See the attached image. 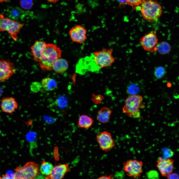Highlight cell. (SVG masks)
<instances>
[{
  "label": "cell",
  "mask_w": 179,
  "mask_h": 179,
  "mask_svg": "<svg viewBox=\"0 0 179 179\" xmlns=\"http://www.w3.org/2000/svg\"><path fill=\"white\" fill-rule=\"evenodd\" d=\"M158 43L157 35L152 32L145 34L140 38L139 41V44L143 48L150 52L155 51Z\"/></svg>",
  "instance_id": "cell-9"
},
{
  "label": "cell",
  "mask_w": 179,
  "mask_h": 179,
  "mask_svg": "<svg viewBox=\"0 0 179 179\" xmlns=\"http://www.w3.org/2000/svg\"><path fill=\"white\" fill-rule=\"evenodd\" d=\"M139 90L138 87L137 85L134 84L129 85L127 89L128 93L131 95L136 94L138 92Z\"/></svg>",
  "instance_id": "cell-27"
},
{
  "label": "cell",
  "mask_w": 179,
  "mask_h": 179,
  "mask_svg": "<svg viewBox=\"0 0 179 179\" xmlns=\"http://www.w3.org/2000/svg\"><path fill=\"white\" fill-rule=\"evenodd\" d=\"M140 7L143 18L148 21H157L162 13L160 4L155 0H143Z\"/></svg>",
  "instance_id": "cell-2"
},
{
  "label": "cell",
  "mask_w": 179,
  "mask_h": 179,
  "mask_svg": "<svg viewBox=\"0 0 179 179\" xmlns=\"http://www.w3.org/2000/svg\"><path fill=\"white\" fill-rule=\"evenodd\" d=\"M143 100V97L140 95H130L125 101L122 109L123 111L129 117L135 118H141L140 109L145 107Z\"/></svg>",
  "instance_id": "cell-3"
},
{
  "label": "cell",
  "mask_w": 179,
  "mask_h": 179,
  "mask_svg": "<svg viewBox=\"0 0 179 179\" xmlns=\"http://www.w3.org/2000/svg\"><path fill=\"white\" fill-rule=\"evenodd\" d=\"M47 1L49 2L52 3H56L59 0H47Z\"/></svg>",
  "instance_id": "cell-34"
},
{
  "label": "cell",
  "mask_w": 179,
  "mask_h": 179,
  "mask_svg": "<svg viewBox=\"0 0 179 179\" xmlns=\"http://www.w3.org/2000/svg\"><path fill=\"white\" fill-rule=\"evenodd\" d=\"M42 88L41 83L38 82H32L30 86L31 90L34 93L39 92Z\"/></svg>",
  "instance_id": "cell-26"
},
{
  "label": "cell",
  "mask_w": 179,
  "mask_h": 179,
  "mask_svg": "<svg viewBox=\"0 0 179 179\" xmlns=\"http://www.w3.org/2000/svg\"><path fill=\"white\" fill-rule=\"evenodd\" d=\"M174 162L172 158H159L156 166L162 176L167 177L172 172L174 168Z\"/></svg>",
  "instance_id": "cell-11"
},
{
  "label": "cell",
  "mask_w": 179,
  "mask_h": 179,
  "mask_svg": "<svg viewBox=\"0 0 179 179\" xmlns=\"http://www.w3.org/2000/svg\"><path fill=\"white\" fill-rule=\"evenodd\" d=\"M14 173L15 179H35L40 174L39 166L35 162H29L22 166L16 167Z\"/></svg>",
  "instance_id": "cell-4"
},
{
  "label": "cell",
  "mask_w": 179,
  "mask_h": 179,
  "mask_svg": "<svg viewBox=\"0 0 179 179\" xmlns=\"http://www.w3.org/2000/svg\"><path fill=\"white\" fill-rule=\"evenodd\" d=\"M163 155L165 158H170L173 155V152L169 148H165L163 149Z\"/></svg>",
  "instance_id": "cell-30"
},
{
  "label": "cell",
  "mask_w": 179,
  "mask_h": 179,
  "mask_svg": "<svg viewBox=\"0 0 179 179\" xmlns=\"http://www.w3.org/2000/svg\"><path fill=\"white\" fill-rule=\"evenodd\" d=\"M70 169L67 164H59L53 167L51 173L46 176V179H61L65 174L70 171Z\"/></svg>",
  "instance_id": "cell-13"
},
{
  "label": "cell",
  "mask_w": 179,
  "mask_h": 179,
  "mask_svg": "<svg viewBox=\"0 0 179 179\" xmlns=\"http://www.w3.org/2000/svg\"><path fill=\"white\" fill-rule=\"evenodd\" d=\"M168 179H179V176L178 175L175 173H172L170 174L167 177Z\"/></svg>",
  "instance_id": "cell-32"
},
{
  "label": "cell",
  "mask_w": 179,
  "mask_h": 179,
  "mask_svg": "<svg viewBox=\"0 0 179 179\" xmlns=\"http://www.w3.org/2000/svg\"><path fill=\"white\" fill-rule=\"evenodd\" d=\"M111 112V110L109 108H102L98 112L97 120L103 123H107L109 120Z\"/></svg>",
  "instance_id": "cell-17"
},
{
  "label": "cell",
  "mask_w": 179,
  "mask_h": 179,
  "mask_svg": "<svg viewBox=\"0 0 179 179\" xmlns=\"http://www.w3.org/2000/svg\"><path fill=\"white\" fill-rule=\"evenodd\" d=\"M124 171L128 176L136 178L140 176L142 172L143 162L136 159H131L123 163Z\"/></svg>",
  "instance_id": "cell-7"
},
{
  "label": "cell",
  "mask_w": 179,
  "mask_h": 179,
  "mask_svg": "<svg viewBox=\"0 0 179 179\" xmlns=\"http://www.w3.org/2000/svg\"><path fill=\"white\" fill-rule=\"evenodd\" d=\"M112 48H105L92 53L90 55L96 65L101 69L111 66L115 59L112 55Z\"/></svg>",
  "instance_id": "cell-5"
},
{
  "label": "cell",
  "mask_w": 179,
  "mask_h": 179,
  "mask_svg": "<svg viewBox=\"0 0 179 179\" xmlns=\"http://www.w3.org/2000/svg\"><path fill=\"white\" fill-rule=\"evenodd\" d=\"M0 179H15L14 173H7L0 176Z\"/></svg>",
  "instance_id": "cell-31"
},
{
  "label": "cell",
  "mask_w": 179,
  "mask_h": 179,
  "mask_svg": "<svg viewBox=\"0 0 179 179\" xmlns=\"http://www.w3.org/2000/svg\"><path fill=\"white\" fill-rule=\"evenodd\" d=\"M113 174H110L109 175H102L97 178V179H111L113 178Z\"/></svg>",
  "instance_id": "cell-33"
},
{
  "label": "cell",
  "mask_w": 179,
  "mask_h": 179,
  "mask_svg": "<svg viewBox=\"0 0 179 179\" xmlns=\"http://www.w3.org/2000/svg\"><path fill=\"white\" fill-rule=\"evenodd\" d=\"M25 13L24 10L18 7L10 8L8 11V17L14 20L23 18L25 16Z\"/></svg>",
  "instance_id": "cell-18"
},
{
  "label": "cell",
  "mask_w": 179,
  "mask_h": 179,
  "mask_svg": "<svg viewBox=\"0 0 179 179\" xmlns=\"http://www.w3.org/2000/svg\"><path fill=\"white\" fill-rule=\"evenodd\" d=\"M21 6L25 9L31 8L32 6V0H20V2Z\"/></svg>",
  "instance_id": "cell-28"
},
{
  "label": "cell",
  "mask_w": 179,
  "mask_h": 179,
  "mask_svg": "<svg viewBox=\"0 0 179 179\" xmlns=\"http://www.w3.org/2000/svg\"><path fill=\"white\" fill-rule=\"evenodd\" d=\"M53 167L50 163L43 161L40 168V173L44 175L48 176L51 173Z\"/></svg>",
  "instance_id": "cell-22"
},
{
  "label": "cell",
  "mask_w": 179,
  "mask_h": 179,
  "mask_svg": "<svg viewBox=\"0 0 179 179\" xmlns=\"http://www.w3.org/2000/svg\"><path fill=\"white\" fill-rule=\"evenodd\" d=\"M166 71L165 68L162 66H158L156 67L154 71V74L155 78L157 79L162 78L165 75Z\"/></svg>",
  "instance_id": "cell-23"
},
{
  "label": "cell",
  "mask_w": 179,
  "mask_h": 179,
  "mask_svg": "<svg viewBox=\"0 0 179 179\" xmlns=\"http://www.w3.org/2000/svg\"><path fill=\"white\" fill-rule=\"evenodd\" d=\"M0 107L2 112L11 114L15 112L17 109L18 105L13 97H3L1 101Z\"/></svg>",
  "instance_id": "cell-14"
},
{
  "label": "cell",
  "mask_w": 179,
  "mask_h": 179,
  "mask_svg": "<svg viewBox=\"0 0 179 179\" xmlns=\"http://www.w3.org/2000/svg\"><path fill=\"white\" fill-rule=\"evenodd\" d=\"M87 33V30L84 27L78 25L70 29L69 32V34L73 42L82 44L86 40Z\"/></svg>",
  "instance_id": "cell-12"
},
{
  "label": "cell",
  "mask_w": 179,
  "mask_h": 179,
  "mask_svg": "<svg viewBox=\"0 0 179 179\" xmlns=\"http://www.w3.org/2000/svg\"><path fill=\"white\" fill-rule=\"evenodd\" d=\"M46 43L44 41L36 40L31 47V52L34 60L38 62L45 50Z\"/></svg>",
  "instance_id": "cell-15"
},
{
  "label": "cell",
  "mask_w": 179,
  "mask_h": 179,
  "mask_svg": "<svg viewBox=\"0 0 179 179\" xmlns=\"http://www.w3.org/2000/svg\"><path fill=\"white\" fill-rule=\"evenodd\" d=\"M62 53L61 49L56 45L46 44L45 50L38 62L42 70L45 71L52 70L53 63L61 57Z\"/></svg>",
  "instance_id": "cell-1"
},
{
  "label": "cell",
  "mask_w": 179,
  "mask_h": 179,
  "mask_svg": "<svg viewBox=\"0 0 179 179\" xmlns=\"http://www.w3.org/2000/svg\"><path fill=\"white\" fill-rule=\"evenodd\" d=\"M68 63L65 59L60 58L53 63L52 69L57 73H61L66 71L68 69Z\"/></svg>",
  "instance_id": "cell-16"
},
{
  "label": "cell",
  "mask_w": 179,
  "mask_h": 179,
  "mask_svg": "<svg viewBox=\"0 0 179 179\" xmlns=\"http://www.w3.org/2000/svg\"><path fill=\"white\" fill-rule=\"evenodd\" d=\"M93 122L91 117L86 115H82L79 117L78 125L81 128L88 129L91 127Z\"/></svg>",
  "instance_id": "cell-20"
},
{
  "label": "cell",
  "mask_w": 179,
  "mask_h": 179,
  "mask_svg": "<svg viewBox=\"0 0 179 179\" xmlns=\"http://www.w3.org/2000/svg\"><path fill=\"white\" fill-rule=\"evenodd\" d=\"M171 46L170 44L166 41H162L158 43L155 51H157L162 55H165L169 53L171 50Z\"/></svg>",
  "instance_id": "cell-21"
},
{
  "label": "cell",
  "mask_w": 179,
  "mask_h": 179,
  "mask_svg": "<svg viewBox=\"0 0 179 179\" xmlns=\"http://www.w3.org/2000/svg\"><path fill=\"white\" fill-rule=\"evenodd\" d=\"M41 83L42 88L47 91L54 90L57 87V84L56 81L53 79L49 77L43 78Z\"/></svg>",
  "instance_id": "cell-19"
},
{
  "label": "cell",
  "mask_w": 179,
  "mask_h": 179,
  "mask_svg": "<svg viewBox=\"0 0 179 179\" xmlns=\"http://www.w3.org/2000/svg\"><path fill=\"white\" fill-rule=\"evenodd\" d=\"M143 0H125V3L131 6L133 9L136 10L139 7Z\"/></svg>",
  "instance_id": "cell-25"
},
{
  "label": "cell",
  "mask_w": 179,
  "mask_h": 179,
  "mask_svg": "<svg viewBox=\"0 0 179 179\" xmlns=\"http://www.w3.org/2000/svg\"><path fill=\"white\" fill-rule=\"evenodd\" d=\"M96 139L100 149L106 152L110 151L115 145V140L111 133L107 131L98 133Z\"/></svg>",
  "instance_id": "cell-8"
},
{
  "label": "cell",
  "mask_w": 179,
  "mask_h": 179,
  "mask_svg": "<svg viewBox=\"0 0 179 179\" xmlns=\"http://www.w3.org/2000/svg\"><path fill=\"white\" fill-rule=\"evenodd\" d=\"M7 0H0V3L4 2H6Z\"/></svg>",
  "instance_id": "cell-35"
},
{
  "label": "cell",
  "mask_w": 179,
  "mask_h": 179,
  "mask_svg": "<svg viewBox=\"0 0 179 179\" xmlns=\"http://www.w3.org/2000/svg\"><path fill=\"white\" fill-rule=\"evenodd\" d=\"M55 104L59 108L63 109L67 105L68 101L66 98L64 96H61L58 98L55 101Z\"/></svg>",
  "instance_id": "cell-24"
},
{
  "label": "cell",
  "mask_w": 179,
  "mask_h": 179,
  "mask_svg": "<svg viewBox=\"0 0 179 179\" xmlns=\"http://www.w3.org/2000/svg\"><path fill=\"white\" fill-rule=\"evenodd\" d=\"M14 64L8 60H0V82L9 79L15 72Z\"/></svg>",
  "instance_id": "cell-10"
},
{
  "label": "cell",
  "mask_w": 179,
  "mask_h": 179,
  "mask_svg": "<svg viewBox=\"0 0 179 179\" xmlns=\"http://www.w3.org/2000/svg\"><path fill=\"white\" fill-rule=\"evenodd\" d=\"M2 90L1 88L0 87V95L2 93Z\"/></svg>",
  "instance_id": "cell-36"
},
{
  "label": "cell",
  "mask_w": 179,
  "mask_h": 179,
  "mask_svg": "<svg viewBox=\"0 0 179 179\" xmlns=\"http://www.w3.org/2000/svg\"><path fill=\"white\" fill-rule=\"evenodd\" d=\"M24 25L0 14V32L7 31L14 41L18 40V34Z\"/></svg>",
  "instance_id": "cell-6"
},
{
  "label": "cell",
  "mask_w": 179,
  "mask_h": 179,
  "mask_svg": "<svg viewBox=\"0 0 179 179\" xmlns=\"http://www.w3.org/2000/svg\"><path fill=\"white\" fill-rule=\"evenodd\" d=\"M147 177L149 179H158L159 174L156 171L152 170L147 172L146 174Z\"/></svg>",
  "instance_id": "cell-29"
}]
</instances>
